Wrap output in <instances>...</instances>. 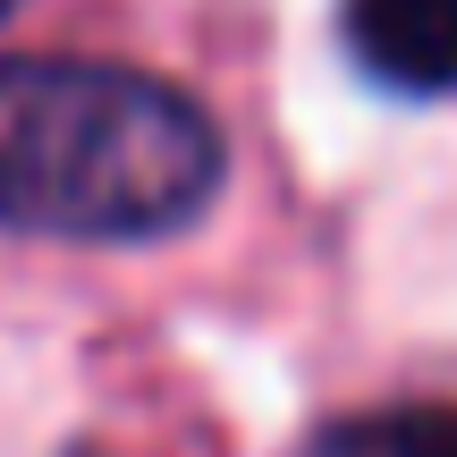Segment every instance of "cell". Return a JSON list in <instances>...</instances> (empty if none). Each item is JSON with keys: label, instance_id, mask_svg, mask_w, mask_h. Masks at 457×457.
<instances>
[{"label": "cell", "instance_id": "cell-1", "mask_svg": "<svg viewBox=\"0 0 457 457\" xmlns=\"http://www.w3.org/2000/svg\"><path fill=\"white\" fill-rule=\"evenodd\" d=\"M220 187L195 94L119 60H0V228L68 245L170 237Z\"/></svg>", "mask_w": 457, "mask_h": 457}, {"label": "cell", "instance_id": "cell-2", "mask_svg": "<svg viewBox=\"0 0 457 457\" xmlns=\"http://www.w3.org/2000/svg\"><path fill=\"white\" fill-rule=\"evenodd\" d=\"M347 51L398 94L457 85V0H347Z\"/></svg>", "mask_w": 457, "mask_h": 457}, {"label": "cell", "instance_id": "cell-3", "mask_svg": "<svg viewBox=\"0 0 457 457\" xmlns=\"http://www.w3.org/2000/svg\"><path fill=\"white\" fill-rule=\"evenodd\" d=\"M322 457H457V415H390V424L339 432Z\"/></svg>", "mask_w": 457, "mask_h": 457}, {"label": "cell", "instance_id": "cell-4", "mask_svg": "<svg viewBox=\"0 0 457 457\" xmlns=\"http://www.w3.org/2000/svg\"><path fill=\"white\" fill-rule=\"evenodd\" d=\"M9 9H17V0H0V17H9Z\"/></svg>", "mask_w": 457, "mask_h": 457}]
</instances>
